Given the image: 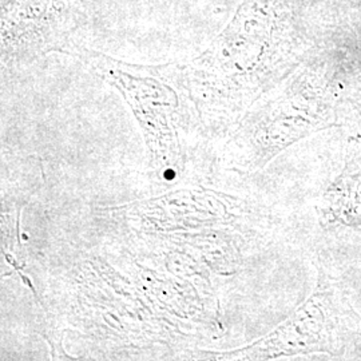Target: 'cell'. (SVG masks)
<instances>
[{"label":"cell","instance_id":"2","mask_svg":"<svg viewBox=\"0 0 361 361\" xmlns=\"http://www.w3.org/2000/svg\"><path fill=\"white\" fill-rule=\"evenodd\" d=\"M83 0H1L3 71L61 52L77 58L86 47Z\"/></svg>","mask_w":361,"mask_h":361},{"label":"cell","instance_id":"1","mask_svg":"<svg viewBox=\"0 0 361 361\" xmlns=\"http://www.w3.org/2000/svg\"><path fill=\"white\" fill-rule=\"evenodd\" d=\"M104 82L121 92L142 131L152 185H183L200 178L198 154L209 142L186 86L182 63H129L90 47L77 55Z\"/></svg>","mask_w":361,"mask_h":361}]
</instances>
